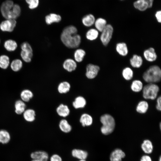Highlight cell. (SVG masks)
Returning <instances> with one entry per match:
<instances>
[{
  "label": "cell",
  "instance_id": "6da1fadb",
  "mask_svg": "<svg viewBox=\"0 0 161 161\" xmlns=\"http://www.w3.org/2000/svg\"><path fill=\"white\" fill-rule=\"evenodd\" d=\"M78 30L74 26L70 25L63 30L61 35V39L63 44L69 48H76L80 45L81 38L77 34Z\"/></svg>",
  "mask_w": 161,
  "mask_h": 161
},
{
  "label": "cell",
  "instance_id": "7a4b0ae2",
  "mask_svg": "<svg viewBox=\"0 0 161 161\" xmlns=\"http://www.w3.org/2000/svg\"><path fill=\"white\" fill-rule=\"evenodd\" d=\"M0 10L2 16L6 19H14L20 15L21 9L20 6L14 4L11 0H6L2 4Z\"/></svg>",
  "mask_w": 161,
  "mask_h": 161
},
{
  "label": "cell",
  "instance_id": "3957f363",
  "mask_svg": "<svg viewBox=\"0 0 161 161\" xmlns=\"http://www.w3.org/2000/svg\"><path fill=\"white\" fill-rule=\"evenodd\" d=\"M144 80L149 83L158 82L161 78V70L157 65L150 66L144 73L143 76Z\"/></svg>",
  "mask_w": 161,
  "mask_h": 161
},
{
  "label": "cell",
  "instance_id": "277c9868",
  "mask_svg": "<svg viewBox=\"0 0 161 161\" xmlns=\"http://www.w3.org/2000/svg\"><path fill=\"white\" fill-rule=\"evenodd\" d=\"M100 120L102 124L100 129L101 133L106 135L112 133L115 126V120L113 117L109 114H104L101 116Z\"/></svg>",
  "mask_w": 161,
  "mask_h": 161
},
{
  "label": "cell",
  "instance_id": "5b68a950",
  "mask_svg": "<svg viewBox=\"0 0 161 161\" xmlns=\"http://www.w3.org/2000/svg\"><path fill=\"white\" fill-rule=\"evenodd\" d=\"M143 89V95L144 98L154 100L157 96L160 89L156 84L149 83L145 85Z\"/></svg>",
  "mask_w": 161,
  "mask_h": 161
},
{
  "label": "cell",
  "instance_id": "8992f818",
  "mask_svg": "<svg viewBox=\"0 0 161 161\" xmlns=\"http://www.w3.org/2000/svg\"><path fill=\"white\" fill-rule=\"evenodd\" d=\"M100 40L102 44L106 46L110 42L112 37L113 28L110 24H107L104 29L101 32Z\"/></svg>",
  "mask_w": 161,
  "mask_h": 161
},
{
  "label": "cell",
  "instance_id": "52a82bcc",
  "mask_svg": "<svg viewBox=\"0 0 161 161\" xmlns=\"http://www.w3.org/2000/svg\"><path fill=\"white\" fill-rule=\"evenodd\" d=\"M31 161H48V153L43 150H38L32 152L30 154Z\"/></svg>",
  "mask_w": 161,
  "mask_h": 161
},
{
  "label": "cell",
  "instance_id": "ba28073f",
  "mask_svg": "<svg viewBox=\"0 0 161 161\" xmlns=\"http://www.w3.org/2000/svg\"><path fill=\"white\" fill-rule=\"evenodd\" d=\"M16 21L14 19H6L0 24V29L3 32H11L15 27Z\"/></svg>",
  "mask_w": 161,
  "mask_h": 161
},
{
  "label": "cell",
  "instance_id": "9c48e42d",
  "mask_svg": "<svg viewBox=\"0 0 161 161\" xmlns=\"http://www.w3.org/2000/svg\"><path fill=\"white\" fill-rule=\"evenodd\" d=\"M100 70V68L98 66L89 64L86 67V76L89 79H93L97 75Z\"/></svg>",
  "mask_w": 161,
  "mask_h": 161
},
{
  "label": "cell",
  "instance_id": "30bf717a",
  "mask_svg": "<svg viewBox=\"0 0 161 161\" xmlns=\"http://www.w3.org/2000/svg\"><path fill=\"white\" fill-rule=\"evenodd\" d=\"M126 156L125 152L121 149L116 148L111 153L109 156L110 161H122Z\"/></svg>",
  "mask_w": 161,
  "mask_h": 161
},
{
  "label": "cell",
  "instance_id": "8fae6325",
  "mask_svg": "<svg viewBox=\"0 0 161 161\" xmlns=\"http://www.w3.org/2000/svg\"><path fill=\"white\" fill-rule=\"evenodd\" d=\"M71 154L73 157L78 160H86L88 156V153L86 151L78 148L72 149Z\"/></svg>",
  "mask_w": 161,
  "mask_h": 161
},
{
  "label": "cell",
  "instance_id": "7c38bea8",
  "mask_svg": "<svg viewBox=\"0 0 161 161\" xmlns=\"http://www.w3.org/2000/svg\"><path fill=\"white\" fill-rule=\"evenodd\" d=\"M143 56L148 61L150 62L155 61L157 59V55L154 48L150 47L144 51Z\"/></svg>",
  "mask_w": 161,
  "mask_h": 161
},
{
  "label": "cell",
  "instance_id": "4fadbf2b",
  "mask_svg": "<svg viewBox=\"0 0 161 161\" xmlns=\"http://www.w3.org/2000/svg\"><path fill=\"white\" fill-rule=\"evenodd\" d=\"M141 148L143 151L146 154H151L154 149L152 142L148 139H145L143 141L141 145Z\"/></svg>",
  "mask_w": 161,
  "mask_h": 161
},
{
  "label": "cell",
  "instance_id": "5bb4252c",
  "mask_svg": "<svg viewBox=\"0 0 161 161\" xmlns=\"http://www.w3.org/2000/svg\"><path fill=\"white\" fill-rule=\"evenodd\" d=\"M63 68L68 72L74 71L77 67V64L75 61L71 58L66 59L63 64Z\"/></svg>",
  "mask_w": 161,
  "mask_h": 161
},
{
  "label": "cell",
  "instance_id": "9a60e30c",
  "mask_svg": "<svg viewBox=\"0 0 161 161\" xmlns=\"http://www.w3.org/2000/svg\"><path fill=\"white\" fill-rule=\"evenodd\" d=\"M11 139V135L9 132L4 129L0 130V143L3 145L8 144Z\"/></svg>",
  "mask_w": 161,
  "mask_h": 161
},
{
  "label": "cell",
  "instance_id": "2e32d148",
  "mask_svg": "<svg viewBox=\"0 0 161 161\" xmlns=\"http://www.w3.org/2000/svg\"><path fill=\"white\" fill-rule=\"evenodd\" d=\"M61 19V17L60 15L54 13L47 15L45 17V22L48 25H50L54 23H58Z\"/></svg>",
  "mask_w": 161,
  "mask_h": 161
},
{
  "label": "cell",
  "instance_id": "e0dca14e",
  "mask_svg": "<svg viewBox=\"0 0 161 161\" xmlns=\"http://www.w3.org/2000/svg\"><path fill=\"white\" fill-rule=\"evenodd\" d=\"M131 65L134 68H139L142 65L143 60L140 55L134 54L130 60Z\"/></svg>",
  "mask_w": 161,
  "mask_h": 161
},
{
  "label": "cell",
  "instance_id": "ac0fdd59",
  "mask_svg": "<svg viewBox=\"0 0 161 161\" xmlns=\"http://www.w3.org/2000/svg\"><path fill=\"white\" fill-rule=\"evenodd\" d=\"M116 49L117 52L122 56H126L128 54V49L126 44L124 42H120L116 45Z\"/></svg>",
  "mask_w": 161,
  "mask_h": 161
},
{
  "label": "cell",
  "instance_id": "d6986e66",
  "mask_svg": "<svg viewBox=\"0 0 161 161\" xmlns=\"http://www.w3.org/2000/svg\"><path fill=\"white\" fill-rule=\"evenodd\" d=\"M80 121L83 127L88 126H91L93 122V119L89 114L84 113L81 116Z\"/></svg>",
  "mask_w": 161,
  "mask_h": 161
},
{
  "label": "cell",
  "instance_id": "ffe728a7",
  "mask_svg": "<svg viewBox=\"0 0 161 161\" xmlns=\"http://www.w3.org/2000/svg\"><path fill=\"white\" fill-rule=\"evenodd\" d=\"M56 112L60 116L65 117L69 114L70 110L67 106L61 104L57 108Z\"/></svg>",
  "mask_w": 161,
  "mask_h": 161
},
{
  "label": "cell",
  "instance_id": "44dd1931",
  "mask_svg": "<svg viewBox=\"0 0 161 161\" xmlns=\"http://www.w3.org/2000/svg\"><path fill=\"white\" fill-rule=\"evenodd\" d=\"M23 117L24 119L28 122H32L35 119V111L32 109L25 110L23 113Z\"/></svg>",
  "mask_w": 161,
  "mask_h": 161
},
{
  "label": "cell",
  "instance_id": "7402d4cb",
  "mask_svg": "<svg viewBox=\"0 0 161 161\" xmlns=\"http://www.w3.org/2000/svg\"><path fill=\"white\" fill-rule=\"evenodd\" d=\"M95 19L92 14H89L84 16L82 19L83 24L87 27H90L94 24Z\"/></svg>",
  "mask_w": 161,
  "mask_h": 161
},
{
  "label": "cell",
  "instance_id": "603a6c76",
  "mask_svg": "<svg viewBox=\"0 0 161 161\" xmlns=\"http://www.w3.org/2000/svg\"><path fill=\"white\" fill-rule=\"evenodd\" d=\"M86 104V101L85 98L81 96L76 97L72 103V105L76 109L84 108Z\"/></svg>",
  "mask_w": 161,
  "mask_h": 161
},
{
  "label": "cell",
  "instance_id": "cb8c5ba5",
  "mask_svg": "<svg viewBox=\"0 0 161 161\" xmlns=\"http://www.w3.org/2000/svg\"><path fill=\"white\" fill-rule=\"evenodd\" d=\"M133 5L135 8L141 11H145L148 8L144 0H137L134 2Z\"/></svg>",
  "mask_w": 161,
  "mask_h": 161
},
{
  "label": "cell",
  "instance_id": "d4e9b609",
  "mask_svg": "<svg viewBox=\"0 0 161 161\" xmlns=\"http://www.w3.org/2000/svg\"><path fill=\"white\" fill-rule=\"evenodd\" d=\"M26 105L22 100L16 101L15 104V112L17 114H21L25 110Z\"/></svg>",
  "mask_w": 161,
  "mask_h": 161
},
{
  "label": "cell",
  "instance_id": "484cf974",
  "mask_svg": "<svg viewBox=\"0 0 161 161\" xmlns=\"http://www.w3.org/2000/svg\"><path fill=\"white\" fill-rule=\"evenodd\" d=\"M17 46L16 42L12 39L7 40L5 41L4 43L5 48L7 51L10 52L15 51L16 49Z\"/></svg>",
  "mask_w": 161,
  "mask_h": 161
},
{
  "label": "cell",
  "instance_id": "4316f807",
  "mask_svg": "<svg viewBox=\"0 0 161 161\" xmlns=\"http://www.w3.org/2000/svg\"><path fill=\"white\" fill-rule=\"evenodd\" d=\"M59 126L61 131L65 133L70 132L72 129V126L65 119H62L60 121Z\"/></svg>",
  "mask_w": 161,
  "mask_h": 161
},
{
  "label": "cell",
  "instance_id": "83f0119b",
  "mask_svg": "<svg viewBox=\"0 0 161 161\" xmlns=\"http://www.w3.org/2000/svg\"><path fill=\"white\" fill-rule=\"evenodd\" d=\"M94 24L96 29L101 32L107 25V21L103 18H99L95 20Z\"/></svg>",
  "mask_w": 161,
  "mask_h": 161
},
{
  "label": "cell",
  "instance_id": "f1b7e54d",
  "mask_svg": "<svg viewBox=\"0 0 161 161\" xmlns=\"http://www.w3.org/2000/svg\"><path fill=\"white\" fill-rule=\"evenodd\" d=\"M20 97L21 100L24 102H27L33 97V94L29 89H24L21 92Z\"/></svg>",
  "mask_w": 161,
  "mask_h": 161
},
{
  "label": "cell",
  "instance_id": "f546056e",
  "mask_svg": "<svg viewBox=\"0 0 161 161\" xmlns=\"http://www.w3.org/2000/svg\"><path fill=\"white\" fill-rule=\"evenodd\" d=\"M98 35V31L96 29L91 28L87 32L86 36L88 40L93 41L97 38Z\"/></svg>",
  "mask_w": 161,
  "mask_h": 161
},
{
  "label": "cell",
  "instance_id": "4dcf8cb0",
  "mask_svg": "<svg viewBox=\"0 0 161 161\" xmlns=\"http://www.w3.org/2000/svg\"><path fill=\"white\" fill-rule=\"evenodd\" d=\"M70 87V85L69 82L64 81L61 82L59 84L58 90L60 93H66L69 91Z\"/></svg>",
  "mask_w": 161,
  "mask_h": 161
},
{
  "label": "cell",
  "instance_id": "1f68e13d",
  "mask_svg": "<svg viewBox=\"0 0 161 161\" xmlns=\"http://www.w3.org/2000/svg\"><path fill=\"white\" fill-rule=\"evenodd\" d=\"M148 107V105L146 101H141L138 103L136 107V110L139 113H145L147 111Z\"/></svg>",
  "mask_w": 161,
  "mask_h": 161
},
{
  "label": "cell",
  "instance_id": "d6a6232c",
  "mask_svg": "<svg viewBox=\"0 0 161 161\" xmlns=\"http://www.w3.org/2000/svg\"><path fill=\"white\" fill-rule=\"evenodd\" d=\"M86 54L85 51L82 49H76L74 53V58L75 61L78 62L82 61Z\"/></svg>",
  "mask_w": 161,
  "mask_h": 161
},
{
  "label": "cell",
  "instance_id": "836d02e7",
  "mask_svg": "<svg viewBox=\"0 0 161 161\" xmlns=\"http://www.w3.org/2000/svg\"><path fill=\"white\" fill-rule=\"evenodd\" d=\"M23 63L19 59H15L13 60L10 64V67L13 71L17 72L19 71L22 68Z\"/></svg>",
  "mask_w": 161,
  "mask_h": 161
},
{
  "label": "cell",
  "instance_id": "e575fe53",
  "mask_svg": "<svg viewBox=\"0 0 161 161\" xmlns=\"http://www.w3.org/2000/svg\"><path fill=\"white\" fill-rule=\"evenodd\" d=\"M10 63L9 57L6 55L0 56V67L3 69H6L8 67Z\"/></svg>",
  "mask_w": 161,
  "mask_h": 161
},
{
  "label": "cell",
  "instance_id": "d590c367",
  "mask_svg": "<svg viewBox=\"0 0 161 161\" xmlns=\"http://www.w3.org/2000/svg\"><path fill=\"white\" fill-rule=\"evenodd\" d=\"M131 89L134 92H139L143 89V84L142 82L139 80H134L131 85Z\"/></svg>",
  "mask_w": 161,
  "mask_h": 161
},
{
  "label": "cell",
  "instance_id": "8d00e7d4",
  "mask_svg": "<svg viewBox=\"0 0 161 161\" xmlns=\"http://www.w3.org/2000/svg\"><path fill=\"white\" fill-rule=\"evenodd\" d=\"M123 78L126 80H131L133 77V72L132 69L129 67L125 68L122 72Z\"/></svg>",
  "mask_w": 161,
  "mask_h": 161
},
{
  "label": "cell",
  "instance_id": "74e56055",
  "mask_svg": "<svg viewBox=\"0 0 161 161\" xmlns=\"http://www.w3.org/2000/svg\"><path fill=\"white\" fill-rule=\"evenodd\" d=\"M21 57L25 62L29 63L31 61L33 56V52L21 51L20 53Z\"/></svg>",
  "mask_w": 161,
  "mask_h": 161
},
{
  "label": "cell",
  "instance_id": "f35d334b",
  "mask_svg": "<svg viewBox=\"0 0 161 161\" xmlns=\"http://www.w3.org/2000/svg\"><path fill=\"white\" fill-rule=\"evenodd\" d=\"M21 50L27 52H33L32 49L30 44L27 42H23L21 45Z\"/></svg>",
  "mask_w": 161,
  "mask_h": 161
},
{
  "label": "cell",
  "instance_id": "ab89813d",
  "mask_svg": "<svg viewBox=\"0 0 161 161\" xmlns=\"http://www.w3.org/2000/svg\"><path fill=\"white\" fill-rule=\"evenodd\" d=\"M29 4V8L33 9L37 8L38 5L39 0H25Z\"/></svg>",
  "mask_w": 161,
  "mask_h": 161
},
{
  "label": "cell",
  "instance_id": "60d3db41",
  "mask_svg": "<svg viewBox=\"0 0 161 161\" xmlns=\"http://www.w3.org/2000/svg\"><path fill=\"white\" fill-rule=\"evenodd\" d=\"M50 161H63L61 157L57 154H54L49 158Z\"/></svg>",
  "mask_w": 161,
  "mask_h": 161
},
{
  "label": "cell",
  "instance_id": "b9f144b4",
  "mask_svg": "<svg viewBox=\"0 0 161 161\" xmlns=\"http://www.w3.org/2000/svg\"><path fill=\"white\" fill-rule=\"evenodd\" d=\"M140 161H152L151 157L148 154L142 156L141 157Z\"/></svg>",
  "mask_w": 161,
  "mask_h": 161
},
{
  "label": "cell",
  "instance_id": "7bdbcfd3",
  "mask_svg": "<svg viewBox=\"0 0 161 161\" xmlns=\"http://www.w3.org/2000/svg\"><path fill=\"white\" fill-rule=\"evenodd\" d=\"M155 17L157 21L159 23L161 22V11L158 10L155 13Z\"/></svg>",
  "mask_w": 161,
  "mask_h": 161
},
{
  "label": "cell",
  "instance_id": "ee69618b",
  "mask_svg": "<svg viewBox=\"0 0 161 161\" xmlns=\"http://www.w3.org/2000/svg\"><path fill=\"white\" fill-rule=\"evenodd\" d=\"M161 96H160L157 98V105L156 106V108L157 109L158 111H160L161 110Z\"/></svg>",
  "mask_w": 161,
  "mask_h": 161
},
{
  "label": "cell",
  "instance_id": "f6af8a7d",
  "mask_svg": "<svg viewBox=\"0 0 161 161\" xmlns=\"http://www.w3.org/2000/svg\"><path fill=\"white\" fill-rule=\"evenodd\" d=\"M146 3L148 8H151L153 6L154 0H144Z\"/></svg>",
  "mask_w": 161,
  "mask_h": 161
},
{
  "label": "cell",
  "instance_id": "bcb514c9",
  "mask_svg": "<svg viewBox=\"0 0 161 161\" xmlns=\"http://www.w3.org/2000/svg\"><path fill=\"white\" fill-rule=\"evenodd\" d=\"M78 161H87L86 160H78Z\"/></svg>",
  "mask_w": 161,
  "mask_h": 161
},
{
  "label": "cell",
  "instance_id": "7dc6e473",
  "mask_svg": "<svg viewBox=\"0 0 161 161\" xmlns=\"http://www.w3.org/2000/svg\"><path fill=\"white\" fill-rule=\"evenodd\" d=\"M159 161H161V156H160L159 158Z\"/></svg>",
  "mask_w": 161,
  "mask_h": 161
},
{
  "label": "cell",
  "instance_id": "c3c4849f",
  "mask_svg": "<svg viewBox=\"0 0 161 161\" xmlns=\"http://www.w3.org/2000/svg\"><path fill=\"white\" fill-rule=\"evenodd\" d=\"M161 123H160V128L161 129Z\"/></svg>",
  "mask_w": 161,
  "mask_h": 161
},
{
  "label": "cell",
  "instance_id": "681fc988",
  "mask_svg": "<svg viewBox=\"0 0 161 161\" xmlns=\"http://www.w3.org/2000/svg\"><path fill=\"white\" fill-rule=\"evenodd\" d=\"M120 0L122 1V0Z\"/></svg>",
  "mask_w": 161,
  "mask_h": 161
},
{
  "label": "cell",
  "instance_id": "f907efd6",
  "mask_svg": "<svg viewBox=\"0 0 161 161\" xmlns=\"http://www.w3.org/2000/svg\"></svg>",
  "mask_w": 161,
  "mask_h": 161
}]
</instances>
